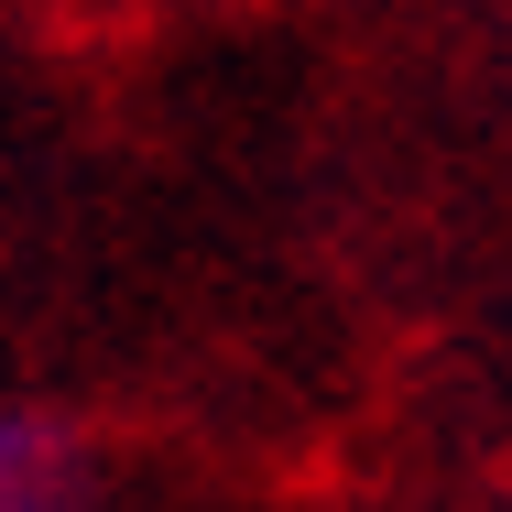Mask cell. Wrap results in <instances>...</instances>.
Segmentation results:
<instances>
[{
	"mask_svg": "<svg viewBox=\"0 0 512 512\" xmlns=\"http://www.w3.org/2000/svg\"><path fill=\"white\" fill-rule=\"evenodd\" d=\"M0 512H66V469L33 425H0Z\"/></svg>",
	"mask_w": 512,
	"mask_h": 512,
	"instance_id": "6da1fadb",
	"label": "cell"
}]
</instances>
